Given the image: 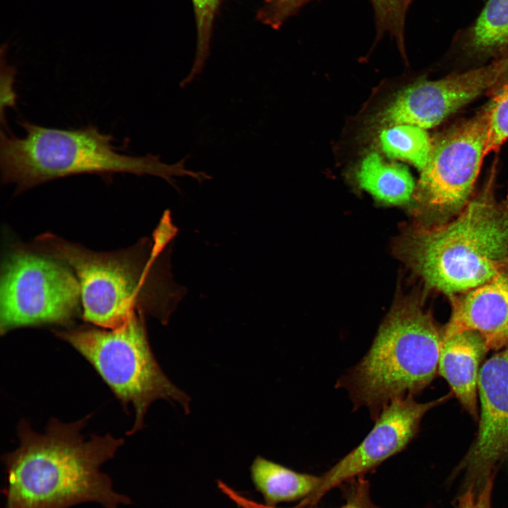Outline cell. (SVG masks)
Segmentation results:
<instances>
[{"label":"cell","instance_id":"5bb4252c","mask_svg":"<svg viewBox=\"0 0 508 508\" xmlns=\"http://www.w3.org/2000/svg\"><path fill=\"white\" fill-rule=\"evenodd\" d=\"M455 46L474 58L508 56V0H487L478 16L459 30Z\"/></svg>","mask_w":508,"mask_h":508},{"label":"cell","instance_id":"9c48e42d","mask_svg":"<svg viewBox=\"0 0 508 508\" xmlns=\"http://www.w3.org/2000/svg\"><path fill=\"white\" fill-rule=\"evenodd\" d=\"M418 403L413 396L397 398L382 408L370 432L363 441L320 476L317 488L296 506L312 507L332 489L364 476L383 461L401 452L416 436L425 414L447 400Z\"/></svg>","mask_w":508,"mask_h":508},{"label":"cell","instance_id":"9a60e30c","mask_svg":"<svg viewBox=\"0 0 508 508\" xmlns=\"http://www.w3.org/2000/svg\"><path fill=\"white\" fill-rule=\"evenodd\" d=\"M250 477L265 504H277L307 497L318 485L320 476L295 471L262 456H257L250 466Z\"/></svg>","mask_w":508,"mask_h":508},{"label":"cell","instance_id":"277c9868","mask_svg":"<svg viewBox=\"0 0 508 508\" xmlns=\"http://www.w3.org/2000/svg\"><path fill=\"white\" fill-rule=\"evenodd\" d=\"M24 137L1 130V181L12 183L23 192L59 178L79 174L103 176L128 173L156 176L173 186L174 176H190L199 182L205 174L188 170L186 159L169 164L158 155L131 156L117 151L111 135L93 125L76 129L43 127L23 120Z\"/></svg>","mask_w":508,"mask_h":508},{"label":"cell","instance_id":"44dd1931","mask_svg":"<svg viewBox=\"0 0 508 508\" xmlns=\"http://www.w3.org/2000/svg\"><path fill=\"white\" fill-rule=\"evenodd\" d=\"M488 104L489 119L484 156L497 152L508 140V80Z\"/></svg>","mask_w":508,"mask_h":508},{"label":"cell","instance_id":"d4e9b609","mask_svg":"<svg viewBox=\"0 0 508 508\" xmlns=\"http://www.w3.org/2000/svg\"><path fill=\"white\" fill-rule=\"evenodd\" d=\"M410 4L412 3L413 0H408Z\"/></svg>","mask_w":508,"mask_h":508},{"label":"cell","instance_id":"52a82bcc","mask_svg":"<svg viewBox=\"0 0 508 508\" xmlns=\"http://www.w3.org/2000/svg\"><path fill=\"white\" fill-rule=\"evenodd\" d=\"M81 314L79 282L66 263L23 244L6 254L0 279L1 335L25 327H70Z\"/></svg>","mask_w":508,"mask_h":508},{"label":"cell","instance_id":"7a4b0ae2","mask_svg":"<svg viewBox=\"0 0 508 508\" xmlns=\"http://www.w3.org/2000/svg\"><path fill=\"white\" fill-rule=\"evenodd\" d=\"M152 239L114 252H97L46 233L28 244L56 258L73 271L80 285L83 320L114 329L142 312L168 323L186 289L172 280L171 247L159 257L152 254Z\"/></svg>","mask_w":508,"mask_h":508},{"label":"cell","instance_id":"30bf717a","mask_svg":"<svg viewBox=\"0 0 508 508\" xmlns=\"http://www.w3.org/2000/svg\"><path fill=\"white\" fill-rule=\"evenodd\" d=\"M507 73L508 56L443 79L417 83L396 97L382 114L380 122L386 126L409 124L424 129L436 126Z\"/></svg>","mask_w":508,"mask_h":508},{"label":"cell","instance_id":"5b68a950","mask_svg":"<svg viewBox=\"0 0 508 508\" xmlns=\"http://www.w3.org/2000/svg\"><path fill=\"white\" fill-rule=\"evenodd\" d=\"M442 328L416 301L397 302L361 361L339 382L374 419L391 401L423 391L438 373Z\"/></svg>","mask_w":508,"mask_h":508},{"label":"cell","instance_id":"d6986e66","mask_svg":"<svg viewBox=\"0 0 508 508\" xmlns=\"http://www.w3.org/2000/svg\"><path fill=\"white\" fill-rule=\"evenodd\" d=\"M196 20L197 46L191 71L180 83H190L205 66L210 54V42L214 17L222 0H192Z\"/></svg>","mask_w":508,"mask_h":508},{"label":"cell","instance_id":"4fadbf2b","mask_svg":"<svg viewBox=\"0 0 508 508\" xmlns=\"http://www.w3.org/2000/svg\"><path fill=\"white\" fill-rule=\"evenodd\" d=\"M489 351L485 339L474 331L442 337L438 373L447 382L452 394L476 420L478 418L479 377Z\"/></svg>","mask_w":508,"mask_h":508},{"label":"cell","instance_id":"ac0fdd59","mask_svg":"<svg viewBox=\"0 0 508 508\" xmlns=\"http://www.w3.org/2000/svg\"><path fill=\"white\" fill-rule=\"evenodd\" d=\"M217 487L239 508H279L268 506L265 503L262 504L247 497L222 480L217 482ZM339 487L341 488L346 502L339 508H380L373 502L370 495V483L364 476L349 480ZM294 508L309 507H296Z\"/></svg>","mask_w":508,"mask_h":508},{"label":"cell","instance_id":"ffe728a7","mask_svg":"<svg viewBox=\"0 0 508 508\" xmlns=\"http://www.w3.org/2000/svg\"><path fill=\"white\" fill-rule=\"evenodd\" d=\"M375 13L377 40L385 33L393 36L404 54V25L409 7L408 0H371Z\"/></svg>","mask_w":508,"mask_h":508},{"label":"cell","instance_id":"cb8c5ba5","mask_svg":"<svg viewBox=\"0 0 508 508\" xmlns=\"http://www.w3.org/2000/svg\"><path fill=\"white\" fill-rule=\"evenodd\" d=\"M492 476L487 479L483 485L477 487V490L473 485L469 486L460 497L458 508H492Z\"/></svg>","mask_w":508,"mask_h":508},{"label":"cell","instance_id":"7c38bea8","mask_svg":"<svg viewBox=\"0 0 508 508\" xmlns=\"http://www.w3.org/2000/svg\"><path fill=\"white\" fill-rule=\"evenodd\" d=\"M474 331L489 350L508 347V272L469 291L452 303L451 316L442 328L443 337Z\"/></svg>","mask_w":508,"mask_h":508},{"label":"cell","instance_id":"8fae6325","mask_svg":"<svg viewBox=\"0 0 508 508\" xmlns=\"http://www.w3.org/2000/svg\"><path fill=\"white\" fill-rule=\"evenodd\" d=\"M478 399V431L461 464L472 485L483 483L508 457V347L483 363Z\"/></svg>","mask_w":508,"mask_h":508},{"label":"cell","instance_id":"3957f363","mask_svg":"<svg viewBox=\"0 0 508 508\" xmlns=\"http://www.w3.org/2000/svg\"><path fill=\"white\" fill-rule=\"evenodd\" d=\"M490 186L452 221L408 230L399 253L430 288L470 291L508 271V205Z\"/></svg>","mask_w":508,"mask_h":508},{"label":"cell","instance_id":"e0dca14e","mask_svg":"<svg viewBox=\"0 0 508 508\" xmlns=\"http://www.w3.org/2000/svg\"><path fill=\"white\" fill-rule=\"evenodd\" d=\"M379 140L388 157L407 161L421 171L429 160L433 141L421 127L409 124L387 126L380 132Z\"/></svg>","mask_w":508,"mask_h":508},{"label":"cell","instance_id":"6da1fadb","mask_svg":"<svg viewBox=\"0 0 508 508\" xmlns=\"http://www.w3.org/2000/svg\"><path fill=\"white\" fill-rule=\"evenodd\" d=\"M89 416L65 423L52 418L44 433L22 421L19 446L2 456L7 473L5 508H70L95 502L104 508L131 503L101 471L123 444L111 435L81 434Z\"/></svg>","mask_w":508,"mask_h":508},{"label":"cell","instance_id":"8992f818","mask_svg":"<svg viewBox=\"0 0 508 508\" xmlns=\"http://www.w3.org/2000/svg\"><path fill=\"white\" fill-rule=\"evenodd\" d=\"M144 314L136 312L123 325H90L54 330L95 369L123 406L135 411L132 435L142 429L150 405L159 399L174 401L189 412V397L165 375L150 346Z\"/></svg>","mask_w":508,"mask_h":508},{"label":"cell","instance_id":"ba28073f","mask_svg":"<svg viewBox=\"0 0 508 508\" xmlns=\"http://www.w3.org/2000/svg\"><path fill=\"white\" fill-rule=\"evenodd\" d=\"M488 119L487 104L433 141L416 193L423 210L444 220L467 205L485 157Z\"/></svg>","mask_w":508,"mask_h":508},{"label":"cell","instance_id":"7402d4cb","mask_svg":"<svg viewBox=\"0 0 508 508\" xmlns=\"http://www.w3.org/2000/svg\"><path fill=\"white\" fill-rule=\"evenodd\" d=\"M313 0H264L258 19L272 28H279L284 21Z\"/></svg>","mask_w":508,"mask_h":508},{"label":"cell","instance_id":"2e32d148","mask_svg":"<svg viewBox=\"0 0 508 508\" xmlns=\"http://www.w3.org/2000/svg\"><path fill=\"white\" fill-rule=\"evenodd\" d=\"M356 180L361 188L386 203L406 202L415 190L413 179L404 165L387 162L376 152L361 161Z\"/></svg>","mask_w":508,"mask_h":508},{"label":"cell","instance_id":"603a6c76","mask_svg":"<svg viewBox=\"0 0 508 508\" xmlns=\"http://www.w3.org/2000/svg\"><path fill=\"white\" fill-rule=\"evenodd\" d=\"M178 232V227L172 222L171 211L166 210L152 235V254L155 257L160 256Z\"/></svg>","mask_w":508,"mask_h":508}]
</instances>
